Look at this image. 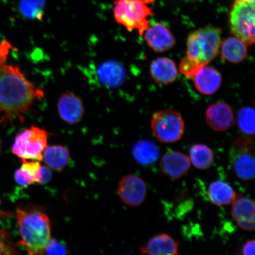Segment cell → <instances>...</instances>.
Segmentation results:
<instances>
[{
  "label": "cell",
  "mask_w": 255,
  "mask_h": 255,
  "mask_svg": "<svg viewBox=\"0 0 255 255\" xmlns=\"http://www.w3.org/2000/svg\"><path fill=\"white\" fill-rule=\"evenodd\" d=\"M45 253L47 255H67L68 250L65 245L59 243L55 239H50L46 249Z\"/></svg>",
  "instance_id": "29"
},
{
  "label": "cell",
  "mask_w": 255,
  "mask_h": 255,
  "mask_svg": "<svg viewBox=\"0 0 255 255\" xmlns=\"http://www.w3.org/2000/svg\"><path fill=\"white\" fill-rule=\"evenodd\" d=\"M221 57L233 63L243 62L248 56V45L237 37H229L221 43Z\"/></svg>",
  "instance_id": "19"
},
{
  "label": "cell",
  "mask_w": 255,
  "mask_h": 255,
  "mask_svg": "<svg viewBox=\"0 0 255 255\" xmlns=\"http://www.w3.org/2000/svg\"><path fill=\"white\" fill-rule=\"evenodd\" d=\"M205 64L194 60L187 55L183 57L179 66V71L188 79H193Z\"/></svg>",
  "instance_id": "27"
},
{
  "label": "cell",
  "mask_w": 255,
  "mask_h": 255,
  "mask_svg": "<svg viewBox=\"0 0 255 255\" xmlns=\"http://www.w3.org/2000/svg\"><path fill=\"white\" fill-rule=\"evenodd\" d=\"M0 149H1V142H0Z\"/></svg>",
  "instance_id": "32"
},
{
  "label": "cell",
  "mask_w": 255,
  "mask_h": 255,
  "mask_svg": "<svg viewBox=\"0 0 255 255\" xmlns=\"http://www.w3.org/2000/svg\"><path fill=\"white\" fill-rule=\"evenodd\" d=\"M146 184L137 175H126L120 181L119 194L123 202L132 207L141 205L146 196Z\"/></svg>",
  "instance_id": "9"
},
{
  "label": "cell",
  "mask_w": 255,
  "mask_h": 255,
  "mask_svg": "<svg viewBox=\"0 0 255 255\" xmlns=\"http://www.w3.org/2000/svg\"><path fill=\"white\" fill-rule=\"evenodd\" d=\"M207 123L217 132H223L234 126L235 116L230 106L224 102H218L207 108Z\"/></svg>",
  "instance_id": "10"
},
{
  "label": "cell",
  "mask_w": 255,
  "mask_h": 255,
  "mask_svg": "<svg viewBox=\"0 0 255 255\" xmlns=\"http://www.w3.org/2000/svg\"><path fill=\"white\" fill-rule=\"evenodd\" d=\"M57 108L60 118L69 124L79 123L84 115L82 100L73 94H63L57 103Z\"/></svg>",
  "instance_id": "15"
},
{
  "label": "cell",
  "mask_w": 255,
  "mask_h": 255,
  "mask_svg": "<svg viewBox=\"0 0 255 255\" xmlns=\"http://www.w3.org/2000/svg\"><path fill=\"white\" fill-rule=\"evenodd\" d=\"M186 1H189V0H186Z\"/></svg>",
  "instance_id": "33"
},
{
  "label": "cell",
  "mask_w": 255,
  "mask_h": 255,
  "mask_svg": "<svg viewBox=\"0 0 255 255\" xmlns=\"http://www.w3.org/2000/svg\"><path fill=\"white\" fill-rule=\"evenodd\" d=\"M99 81L108 88H115L123 84L127 72L122 63L110 60L102 64L97 71Z\"/></svg>",
  "instance_id": "16"
},
{
  "label": "cell",
  "mask_w": 255,
  "mask_h": 255,
  "mask_svg": "<svg viewBox=\"0 0 255 255\" xmlns=\"http://www.w3.org/2000/svg\"><path fill=\"white\" fill-rule=\"evenodd\" d=\"M189 158L194 167L200 170H206L212 166L214 155L209 146L197 143L191 146Z\"/></svg>",
  "instance_id": "24"
},
{
  "label": "cell",
  "mask_w": 255,
  "mask_h": 255,
  "mask_svg": "<svg viewBox=\"0 0 255 255\" xmlns=\"http://www.w3.org/2000/svg\"><path fill=\"white\" fill-rule=\"evenodd\" d=\"M145 0H116L114 2V14L116 21L131 31L138 30L142 36L149 26V16L152 9L146 5Z\"/></svg>",
  "instance_id": "4"
},
{
  "label": "cell",
  "mask_w": 255,
  "mask_h": 255,
  "mask_svg": "<svg viewBox=\"0 0 255 255\" xmlns=\"http://www.w3.org/2000/svg\"><path fill=\"white\" fill-rule=\"evenodd\" d=\"M221 30L213 26L200 28L189 35L187 56L205 65L218 55L221 47Z\"/></svg>",
  "instance_id": "3"
},
{
  "label": "cell",
  "mask_w": 255,
  "mask_h": 255,
  "mask_svg": "<svg viewBox=\"0 0 255 255\" xmlns=\"http://www.w3.org/2000/svg\"><path fill=\"white\" fill-rule=\"evenodd\" d=\"M10 47L7 42L0 43V124L16 118L23 120L34 102L44 96L42 89L28 81L20 67L7 63Z\"/></svg>",
  "instance_id": "1"
},
{
  "label": "cell",
  "mask_w": 255,
  "mask_h": 255,
  "mask_svg": "<svg viewBox=\"0 0 255 255\" xmlns=\"http://www.w3.org/2000/svg\"><path fill=\"white\" fill-rule=\"evenodd\" d=\"M151 129L159 141L173 143L182 138L185 125L182 116L177 111L162 110L153 115Z\"/></svg>",
  "instance_id": "8"
},
{
  "label": "cell",
  "mask_w": 255,
  "mask_h": 255,
  "mask_svg": "<svg viewBox=\"0 0 255 255\" xmlns=\"http://www.w3.org/2000/svg\"><path fill=\"white\" fill-rule=\"evenodd\" d=\"M255 0H234L229 14L232 33L247 45H253L255 39Z\"/></svg>",
  "instance_id": "5"
},
{
  "label": "cell",
  "mask_w": 255,
  "mask_h": 255,
  "mask_svg": "<svg viewBox=\"0 0 255 255\" xmlns=\"http://www.w3.org/2000/svg\"><path fill=\"white\" fill-rule=\"evenodd\" d=\"M180 244L167 234L154 236L141 247L142 255H180Z\"/></svg>",
  "instance_id": "14"
},
{
  "label": "cell",
  "mask_w": 255,
  "mask_h": 255,
  "mask_svg": "<svg viewBox=\"0 0 255 255\" xmlns=\"http://www.w3.org/2000/svg\"><path fill=\"white\" fill-rule=\"evenodd\" d=\"M143 35L146 43L155 52H166L173 48L175 43L173 34L161 23H157L149 26Z\"/></svg>",
  "instance_id": "13"
},
{
  "label": "cell",
  "mask_w": 255,
  "mask_h": 255,
  "mask_svg": "<svg viewBox=\"0 0 255 255\" xmlns=\"http://www.w3.org/2000/svg\"><path fill=\"white\" fill-rule=\"evenodd\" d=\"M151 77L158 84L167 85L176 80L178 69L173 60L168 57H159L150 66Z\"/></svg>",
  "instance_id": "18"
},
{
  "label": "cell",
  "mask_w": 255,
  "mask_h": 255,
  "mask_svg": "<svg viewBox=\"0 0 255 255\" xmlns=\"http://www.w3.org/2000/svg\"><path fill=\"white\" fill-rule=\"evenodd\" d=\"M159 165L164 174L171 179L178 180L189 171L191 161L189 157L183 153L170 151L162 156Z\"/></svg>",
  "instance_id": "12"
},
{
  "label": "cell",
  "mask_w": 255,
  "mask_h": 255,
  "mask_svg": "<svg viewBox=\"0 0 255 255\" xmlns=\"http://www.w3.org/2000/svg\"><path fill=\"white\" fill-rule=\"evenodd\" d=\"M52 173H51L50 169L45 166V165H41L40 170V178L39 183L40 184H45L49 183L52 179Z\"/></svg>",
  "instance_id": "30"
},
{
  "label": "cell",
  "mask_w": 255,
  "mask_h": 255,
  "mask_svg": "<svg viewBox=\"0 0 255 255\" xmlns=\"http://www.w3.org/2000/svg\"><path fill=\"white\" fill-rule=\"evenodd\" d=\"M229 159L238 177L245 181L254 180L255 145L250 138L239 137L236 139L229 152Z\"/></svg>",
  "instance_id": "7"
},
{
  "label": "cell",
  "mask_w": 255,
  "mask_h": 255,
  "mask_svg": "<svg viewBox=\"0 0 255 255\" xmlns=\"http://www.w3.org/2000/svg\"><path fill=\"white\" fill-rule=\"evenodd\" d=\"M194 84L197 90L205 95H212L216 93L222 83L221 73L213 67L203 66L194 77Z\"/></svg>",
  "instance_id": "17"
},
{
  "label": "cell",
  "mask_w": 255,
  "mask_h": 255,
  "mask_svg": "<svg viewBox=\"0 0 255 255\" xmlns=\"http://www.w3.org/2000/svg\"><path fill=\"white\" fill-rule=\"evenodd\" d=\"M0 255H20L7 231L0 228Z\"/></svg>",
  "instance_id": "28"
},
{
  "label": "cell",
  "mask_w": 255,
  "mask_h": 255,
  "mask_svg": "<svg viewBox=\"0 0 255 255\" xmlns=\"http://www.w3.org/2000/svg\"><path fill=\"white\" fill-rule=\"evenodd\" d=\"M237 194L230 184L221 180L210 183L207 192L210 202L218 206L232 203Z\"/></svg>",
  "instance_id": "20"
},
{
  "label": "cell",
  "mask_w": 255,
  "mask_h": 255,
  "mask_svg": "<svg viewBox=\"0 0 255 255\" xmlns=\"http://www.w3.org/2000/svg\"><path fill=\"white\" fill-rule=\"evenodd\" d=\"M19 8L24 17L30 19L42 17L45 2L44 0H20Z\"/></svg>",
  "instance_id": "25"
},
{
  "label": "cell",
  "mask_w": 255,
  "mask_h": 255,
  "mask_svg": "<svg viewBox=\"0 0 255 255\" xmlns=\"http://www.w3.org/2000/svg\"><path fill=\"white\" fill-rule=\"evenodd\" d=\"M255 240L251 239L248 240L244 245L242 249V253L243 255H255Z\"/></svg>",
  "instance_id": "31"
},
{
  "label": "cell",
  "mask_w": 255,
  "mask_h": 255,
  "mask_svg": "<svg viewBox=\"0 0 255 255\" xmlns=\"http://www.w3.org/2000/svg\"><path fill=\"white\" fill-rule=\"evenodd\" d=\"M48 133L36 127L23 130L16 136L12 152L22 159L42 161L47 146Z\"/></svg>",
  "instance_id": "6"
},
{
  "label": "cell",
  "mask_w": 255,
  "mask_h": 255,
  "mask_svg": "<svg viewBox=\"0 0 255 255\" xmlns=\"http://www.w3.org/2000/svg\"><path fill=\"white\" fill-rule=\"evenodd\" d=\"M18 244L26 249L30 255H42L51 239L49 218L41 207L28 205L17 209Z\"/></svg>",
  "instance_id": "2"
},
{
  "label": "cell",
  "mask_w": 255,
  "mask_h": 255,
  "mask_svg": "<svg viewBox=\"0 0 255 255\" xmlns=\"http://www.w3.org/2000/svg\"><path fill=\"white\" fill-rule=\"evenodd\" d=\"M255 110L253 108L245 107L239 111L238 124L239 128L248 135L255 133Z\"/></svg>",
  "instance_id": "26"
},
{
  "label": "cell",
  "mask_w": 255,
  "mask_h": 255,
  "mask_svg": "<svg viewBox=\"0 0 255 255\" xmlns=\"http://www.w3.org/2000/svg\"><path fill=\"white\" fill-rule=\"evenodd\" d=\"M133 158L142 166H150L158 160L159 149L157 145L148 140H141L133 146Z\"/></svg>",
  "instance_id": "21"
},
{
  "label": "cell",
  "mask_w": 255,
  "mask_h": 255,
  "mask_svg": "<svg viewBox=\"0 0 255 255\" xmlns=\"http://www.w3.org/2000/svg\"><path fill=\"white\" fill-rule=\"evenodd\" d=\"M69 159L68 149L62 145L47 146L43 153V160L50 170L62 171Z\"/></svg>",
  "instance_id": "22"
},
{
  "label": "cell",
  "mask_w": 255,
  "mask_h": 255,
  "mask_svg": "<svg viewBox=\"0 0 255 255\" xmlns=\"http://www.w3.org/2000/svg\"><path fill=\"white\" fill-rule=\"evenodd\" d=\"M41 165L39 162L23 159L21 167L15 171L14 180L20 186L26 187L39 183Z\"/></svg>",
  "instance_id": "23"
},
{
  "label": "cell",
  "mask_w": 255,
  "mask_h": 255,
  "mask_svg": "<svg viewBox=\"0 0 255 255\" xmlns=\"http://www.w3.org/2000/svg\"><path fill=\"white\" fill-rule=\"evenodd\" d=\"M232 216L239 227L243 230H255V206L253 200L237 194L232 202Z\"/></svg>",
  "instance_id": "11"
}]
</instances>
